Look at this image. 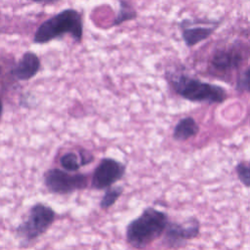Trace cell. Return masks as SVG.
<instances>
[{"instance_id":"obj_3","label":"cell","mask_w":250,"mask_h":250,"mask_svg":"<svg viewBox=\"0 0 250 250\" xmlns=\"http://www.w3.org/2000/svg\"><path fill=\"white\" fill-rule=\"evenodd\" d=\"M66 34L76 42H80L83 36L82 16L71 8L64 9L43 21L34 33L33 42L46 44Z\"/></svg>"},{"instance_id":"obj_4","label":"cell","mask_w":250,"mask_h":250,"mask_svg":"<svg viewBox=\"0 0 250 250\" xmlns=\"http://www.w3.org/2000/svg\"><path fill=\"white\" fill-rule=\"evenodd\" d=\"M249 58L250 42L233 41L212 53L208 63L209 72L220 79L226 78L239 69Z\"/></svg>"},{"instance_id":"obj_15","label":"cell","mask_w":250,"mask_h":250,"mask_svg":"<svg viewBox=\"0 0 250 250\" xmlns=\"http://www.w3.org/2000/svg\"><path fill=\"white\" fill-rule=\"evenodd\" d=\"M236 175L239 181L247 188H250V166L249 163L239 162L235 167Z\"/></svg>"},{"instance_id":"obj_16","label":"cell","mask_w":250,"mask_h":250,"mask_svg":"<svg viewBox=\"0 0 250 250\" xmlns=\"http://www.w3.org/2000/svg\"><path fill=\"white\" fill-rule=\"evenodd\" d=\"M235 89L239 93H250V66L237 78Z\"/></svg>"},{"instance_id":"obj_12","label":"cell","mask_w":250,"mask_h":250,"mask_svg":"<svg viewBox=\"0 0 250 250\" xmlns=\"http://www.w3.org/2000/svg\"><path fill=\"white\" fill-rule=\"evenodd\" d=\"M216 26H192L182 28V37L188 47H192L207 39L216 29Z\"/></svg>"},{"instance_id":"obj_17","label":"cell","mask_w":250,"mask_h":250,"mask_svg":"<svg viewBox=\"0 0 250 250\" xmlns=\"http://www.w3.org/2000/svg\"><path fill=\"white\" fill-rule=\"evenodd\" d=\"M2 113H3V103H2V100L0 98V118L2 116Z\"/></svg>"},{"instance_id":"obj_7","label":"cell","mask_w":250,"mask_h":250,"mask_svg":"<svg viewBox=\"0 0 250 250\" xmlns=\"http://www.w3.org/2000/svg\"><path fill=\"white\" fill-rule=\"evenodd\" d=\"M125 172L126 166L123 163L110 157H104L93 172L91 187L98 190L107 189L121 180Z\"/></svg>"},{"instance_id":"obj_14","label":"cell","mask_w":250,"mask_h":250,"mask_svg":"<svg viewBox=\"0 0 250 250\" xmlns=\"http://www.w3.org/2000/svg\"><path fill=\"white\" fill-rule=\"evenodd\" d=\"M119 5H120L119 12L115 17L112 25H118L126 21H132L137 18V12L128 2L121 1L119 2Z\"/></svg>"},{"instance_id":"obj_2","label":"cell","mask_w":250,"mask_h":250,"mask_svg":"<svg viewBox=\"0 0 250 250\" xmlns=\"http://www.w3.org/2000/svg\"><path fill=\"white\" fill-rule=\"evenodd\" d=\"M166 79L176 94L192 103L222 104L228 98V93L223 87L184 73L167 71Z\"/></svg>"},{"instance_id":"obj_5","label":"cell","mask_w":250,"mask_h":250,"mask_svg":"<svg viewBox=\"0 0 250 250\" xmlns=\"http://www.w3.org/2000/svg\"><path fill=\"white\" fill-rule=\"evenodd\" d=\"M56 219L54 209L38 202L30 207L25 219L17 227L16 234L24 243L31 242L44 234Z\"/></svg>"},{"instance_id":"obj_10","label":"cell","mask_w":250,"mask_h":250,"mask_svg":"<svg viewBox=\"0 0 250 250\" xmlns=\"http://www.w3.org/2000/svg\"><path fill=\"white\" fill-rule=\"evenodd\" d=\"M93 160V154L86 150H80L77 153L73 151H68L61 156L60 163L65 171L71 173L78 171L82 166L91 163Z\"/></svg>"},{"instance_id":"obj_11","label":"cell","mask_w":250,"mask_h":250,"mask_svg":"<svg viewBox=\"0 0 250 250\" xmlns=\"http://www.w3.org/2000/svg\"><path fill=\"white\" fill-rule=\"evenodd\" d=\"M199 132V126L197 122L191 116H186L182 118L175 126L173 130V139L179 142H185Z\"/></svg>"},{"instance_id":"obj_18","label":"cell","mask_w":250,"mask_h":250,"mask_svg":"<svg viewBox=\"0 0 250 250\" xmlns=\"http://www.w3.org/2000/svg\"><path fill=\"white\" fill-rule=\"evenodd\" d=\"M1 72H2V67H1V65H0V75H1Z\"/></svg>"},{"instance_id":"obj_19","label":"cell","mask_w":250,"mask_h":250,"mask_svg":"<svg viewBox=\"0 0 250 250\" xmlns=\"http://www.w3.org/2000/svg\"><path fill=\"white\" fill-rule=\"evenodd\" d=\"M249 166H250V163H249Z\"/></svg>"},{"instance_id":"obj_6","label":"cell","mask_w":250,"mask_h":250,"mask_svg":"<svg viewBox=\"0 0 250 250\" xmlns=\"http://www.w3.org/2000/svg\"><path fill=\"white\" fill-rule=\"evenodd\" d=\"M46 188L55 194H68L86 188L88 177L81 173H70L59 168L48 169L43 175Z\"/></svg>"},{"instance_id":"obj_1","label":"cell","mask_w":250,"mask_h":250,"mask_svg":"<svg viewBox=\"0 0 250 250\" xmlns=\"http://www.w3.org/2000/svg\"><path fill=\"white\" fill-rule=\"evenodd\" d=\"M169 224L166 213L147 207L126 227V241L132 247L143 249L162 236Z\"/></svg>"},{"instance_id":"obj_13","label":"cell","mask_w":250,"mask_h":250,"mask_svg":"<svg viewBox=\"0 0 250 250\" xmlns=\"http://www.w3.org/2000/svg\"><path fill=\"white\" fill-rule=\"evenodd\" d=\"M122 192H123L122 187H111L105 189L100 201V207L104 210L108 209L117 201V199L121 196Z\"/></svg>"},{"instance_id":"obj_9","label":"cell","mask_w":250,"mask_h":250,"mask_svg":"<svg viewBox=\"0 0 250 250\" xmlns=\"http://www.w3.org/2000/svg\"><path fill=\"white\" fill-rule=\"evenodd\" d=\"M41 66L40 59L33 52H25L12 69V76L19 81H27L34 77Z\"/></svg>"},{"instance_id":"obj_8","label":"cell","mask_w":250,"mask_h":250,"mask_svg":"<svg viewBox=\"0 0 250 250\" xmlns=\"http://www.w3.org/2000/svg\"><path fill=\"white\" fill-rule=\"evenodd\" d=\"M199 232L200 223L194 217L189 218L184 223L169 222L163 234V243L169 248L182 247L188 240L197 237Z\"/></svg>"}]
</instances>
